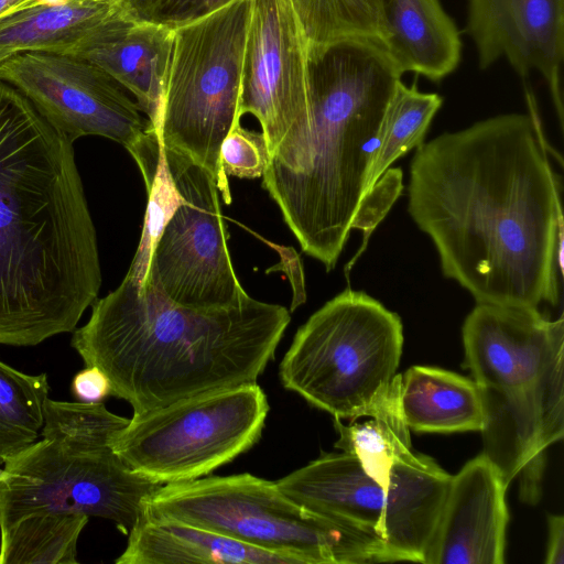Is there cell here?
Returning <instances> with one entry per match:
<instances>
[{
  "label": "cell",
  "mask_w": 564,
  "mask_h": 564,
  "mask_svg": "<svg viewBox=\"0 0 564 564\" xmlns=\"http://www.w3.org/2000/svg\"><path fill=\"white\" fill-rule=\"evenodd\" d=\"M382 46L404 73L440 82L462 58L460 33L440 0H380Z\"/></svg>",
  "instance_id": "ac0fdd59"
},
{
  "label": "cell",
  "mask_w": 564,
  "mask_h": 564,
  "mask_svg": "<svg viewBox=\"0 0 564 564\" xmlns=\"http://www.w3.org/2000/svg\"><path fill=\"white\" fill-rule=\"evenodd\" d=\"M270 162V151L262 132L234 124L220 147V165L226 176L262 177Z\"/></svg>",
  "instance_id": "f1b7e54d"
},
{
  "label": "cell",
  "mask_w": 564,
  "mask_h": 564,
  "mask_svg": "<svg viewBox=\"0 0 564 564\" xmlns=\"http://www.w3.org/2000/svg\"><path fill=\"white\" fill-rule=\"evenodd\" d=\"M117 564H296L209 530L173 520L143 518L128 534Z\"/></svg>",
  "instance_id": "ffe728a7"
},
{
  "label": "cell",
  "mask_w": 564,
  "mask_h": 564,
  "mask_svg": "<svg viewBox=\"0 0 564 564\" xmlns=\"http://www.w3.org/2000/svg\"><path fill=\"white\" fill-rule=\"evenodd\" d=\"M3 475V469L0 468V477Z\"/></svg>",
  "instance_id": "e575fe53"
},
{
  "label": "cell",
  "mask_w": 564,
  "mask_h": 564,
  "mask_svg": "<svg viewBox=\"0 0 564 564\" xmlns=\"http://www.w3.org/2000/svg\"><path fill=\"white\" fill-rule=\"evenodd\" d=\"M443 104L440 95L422 93L401 80L388 107L382 138L370 173L369 193L390 165L414 147L425 133ZM368 193V194H369Z\"/></svg>",
  "instance_id": "484cf974"
},
{
  "label": "cell",
  "mask_w": 564,
  "mask_h": 564,
  "mask_svg": "<svg viewBox=\"0 0 564 564\" xmlns=\"http://www.w3.org/2000/svg\"><path fill=\"white\" fill-rule=\"evenodd\" d=\"M402 347L399 315L348 288L297 329L279 378L311 405L354 422L388 402L401 376Z\"/></svg>",
  "instance_id": "52a82bcc"
},
{
  "label": "cell",
  "mask_w": 564,
  "mask_h": 564,
  "mask_svg": "<svg viewBox=\"0 0 564 564\" xmlns=\"http://www.w3.org/2000/svg\"><path fill=\"white\" fill-rule=\"evenodd\" d=\"M529 115L491 117L416 147L408 212L444 276L477 304L557 306L563 276L561 177L532 91Z\"/></svg>",
  "instance_id": "6da1fadb"
},
{
  "label": "cell",
  "mask_w": 564,
  "mask_h": 564,
  "mask_svg": "<svg viewBox=\"0 0 564 564\" xmlns=\"http://www.w3.org/2000/svg\"><path fill=\"white\" fill-rule=\"evenodd\" d=\"M507 488L484 453L452 476L423 563H505Z\"/></svg>",
  "instance_id": "2e32d148"
},
{
  "label": "cell",
  "mask_w": 564,
  "mask_h": 564,
  "mask_svg": "<svg viewBox=\"0 0 564 564\" xmlns=\"http://www.w3.org/2000/svg\"><path fill=\"white\" fill-rule=\"evenodd\" d=\"M549 542L545 563H564V518L562 516L549 514Z\"/></svg>",
  "instance_id": "1f68e13d"
},
{
  "label": "cell",
  "mask_w": 564,
  "mask_h": 564,
  "mask_svg": "<svg viewBox=\"0 0 564 564\" xmlns=\"http://www.w3.org/2000/svg\"><path fill=\"white\" fill-rule=\"evenodd\" d=\"M291 321L249 294L226 306L177 304L145 278L124 276L91 304L70 346L109 378L111 395L142 415L195 397L257 383Z\"/></svg>",
  "instance_id": "3957f363"
},
{
  "label": "cell",
  "mask_w": 564,
  "mask_h": 564,
  "mask_svg": "<svg viewBox=\"0 0 564 564\" xmlns=\"http://www.w3.org/2000/svg\"><path fill=\"white\" fill-rule=\"evenodd\" d=\"M400 406L410 430L421 433L480 432L484 410L474 380L435 367L401 375Z\"/></svg>",
  "instance_id": "44dd1931"
},
{
  "label": "cell",
  "mask_w": 564,
  "mask_h": 564,
  "mask_svg": "<svg viewBox=\"0 0 564 564\" xmlns=\"http://www.w3.org/2000/svg\"><path fill=\"white\" fill-rule=\"evenodd\" d=\"M89 517L32 516L0 530V564H77V541Z\"/></svg>",
  "instance_id": "603a6c76"
},
{
  "label": "cell",
  "mask_w": 564,
  "mask_h": 564,
  "mask_svg": "<svg viewBox=\"0 0 564 564\" xmlns=\"http://www.w3.org/2000/svg\"><path fill=\"white\" fill-rule=\"evenodd\" d=\"M401 376L384 406L364 423L344 425L335 419L339 438L335 447L354 455L362 470L384 488L390 487L392 467L411 452L410 429L400 406Z\"/></svg>",
  "instance_id": "7402d4cb"
},
{
  "label": "cell",
  "mask_w": 564,
  "mask_h": 564,
  "mask_svg": "<svg viewBox=\"0 0 564 564\" xmlns=\"http://www.w3.org/2000/svg\"><path fill=\"white\" fill-rule=\"evenodd\" d=\"M0 79L20 91L72 142L97 135L129 151L153 128L127 90L84 58L20 53L0 64Z\"/></svg>",
  "instance_id": "4fadbf2b"
},
{
  "label": "cell",
  "mask_w": 564,
  "mask_h": 564,
  "mask_svg": "<svg viewBox=\"0 0 564 564\" xmlns=\"http://www.w3.org/2000/svg\"><path fill=\"white\" fill-rule=\"evenodd\" d=\"M232 0H119L127 18L171 30L200 19Z\"/></svg>",
  "instance_id": "83f0119b"
},
{
  "label": "cell",
  "mask_w": 564,
  "mask_h": 564,
  "mask_svg": "<svg viewBox=\"0 0 564 564\" xmlns=\"http://www.w3.org/2000/svg\"><path fill=\"white\" fill-rule=\"evenodd\" d=\"M289 1L307 51L346 41H369L382 46L380 0Z\"/></svg>",
  "instance_id": "cb8c5ba5"
},
{
  "label": "cell",
  "mask_w": 564,
  "mask_h": 564,
  "mask_svg": "<svg viewBox=\"0 0 564 564\" xmlns=\"http://www.w3.org/2000/svg\"><path fill=\"white\" fill-rule=\"evenodd\" d=\"M269 409L258 383L220 390L133 415L110 447L152 480H193L250 449L261 437Z\"/></svg>",
  "instance_id": "30bf717a"
},
{
  "label": "cell",
  "mask_w": 564,
  "mask_h": 564,
  "mask_svg": "<svg viewBox=\"0 0 564 564\" xmlns=\"http://www.w3.org/2000/svg\"><path fill=\"white\" fill-rule=\"evenodd\" d=\"M451 480L433 458L411 451L395 460L384 488L341 452L323 454L275 484L312 512L378 534L398 561L423 563Z\"/></svg>",
  "instance_id": "9c48e42d"
},
{
  "label": "cell",
  "mask_w": 564,
  "mask_h": 564,
  "mask_svg": "<svg viewBox=\"0 0 564 564\" xmlns=\"http://www.w3.org/2000/svg\"><path fill=\"white\" fill-rule=\"evenodd\" d=\"M41 435L66 448L99 452L111 448V442L130 419L116 415L102 402H66L46 399Z\"/></svg>",
  "instance_id": "4316f807"
},
{
  "label": "cell",
  "mask_w": 564,
  "mask_h": 564,
  "mask_svg": "<svg viewBox=\"0 0 564 564\" xmlns=\"http://www.w3.org/2000/svg\"><path fill=\"white\" fill-rule=\"evenodd\" d=\"M163 152L180 200L152 248L145 279L177 304L236 303L248 293L228 252L217 182L186 155L165 148Z\"/></svg>",
  "instance_id": "7c38bea8"
},
{
  "label": "cell",
  "mask_w": 564,
  "mask_h": 564,
  "mask_svg": "<svg viewBox=\"0 0 564 564\" xmlns=\"http://www.w3.org/2000/svg\"><path fill=\"white\" fill-rule=\"evenodd\" d=\"M82 1H94V2H104V3L117 4L119 0H82Z\"/></svg>",
  "instance_id": "836d02e7"
},
{
  "label": "cell",
  "mask_w": 564,
  "mask_h": 564,
  "mask_svg": "<svg viewBox=\"0 0 564 564\" xmlns=\"http://www.w3.org/2000/svg\"><path fill=\"white\" fill-rule=\"evenodd\" d=\"M250 0H232L174 30L155 130L165 149L186 155L215 177L230 204L220 147L237 118Z\"/></svg>",
  "instance_id": "ba28073f"
},
{
  "label": "cell",
  "mask_w": 564,
  "mask_h": 564,
  "mask_svg": "<svg viewBox=\"0 0 564 564\" xmlns=\"http://www.w3.org/2000/svg\"><path fill=\"white\" fill-rule=\"evenodd\" d=\"M100 286L73 142L0 79V345L73 332Z\"/></svg>",
  "instance_id": "7a4b0ae2"
},
{
  "label": "cell",
  "mask_w": 564,
  "mask_h": 564,
  "mask_svg": "<svg viewBox=\"0 0 564 564\" xmlns=\"http://www.w3.org/2000/svg\"><path fill=\"white\" fill-rule=\"evenodd\" d=\"M465 367L478 387L484 454L506 487L536 503L547 448L564 436V318L539 308L477 304L463 328Z\"/></svg>",
  "instance_id": "5b68a950"
},
{
  "label": "cell",
  "mask_w": 564,
  "mask_h": 564,
  "mask_svg": "<svg viewBox=\"0 0 564 564\" xmlns=\"http://www.w3.org/2000/svg\"><path fill=\"white\" fill-rule=\"evenodd\" d=\"M307 56L306 121L271 154L262 186L302 250L330 271L369 193L403 73L369 41L339 42Z\"/></svg>",
  "instance_id": "277c9868"
},
{
  "label": "cell",
  "mask_w": 564,
  "mask_h": 564,
  "mask_svg": "<svg viewBox=\"0 0 564 564\" xmlns=\"http://www.w3.org/2000/svg\"><path fill=\"white\" fill-rule=\"evenodd\" d=\"M307 110V48L290 1L250 0L238 120L258 119L271 156L304 126Z\"/></svg>",
  "instance_id": "5bb4252c"
},
{
  "label": "cell",
  "mask_w": 564,
  "mask_h": 564,
  "mask_svg": "<svg viewBox=\"0 0 564 564\" xmlns=\"http://www.w3.org/2000/svg\"><path fill=\"white\" fill-rule=\"evenodd\" d=\"M74 398L80 402H101L111 395L112 387L108 376L96 366H86L78 371L70 383Z\"/></svg>",
  "instance_id": "4dcf8cb0"
},
{
  "label": "cell",
  "mask_w": 564,
  "mask_h": 564,
  "mask_svg": "<svg viewBox=\"0 0 564 564\" xmlns=\"http://www.w3.org/2000/svg\"><path fill=\"white\" fill-rule=\"evenodd\" d=\"M48 392L45 372L28 375L0 360V464L37 441Z\"/></svg>",
  "instance_id": "d4e9b609"
},
{
  "label": "cell",
  "mask_w": 564,
  "mask_h": 564,
  "mask_svg": "<svg viewBox=\"0 0 564 564\" xmlns=\"http://www.w3.org/2000/svg\"><path fill=\"white\" fill-rule=\"evenodd\" d=\"M173 37L174 30L133 21L118 8L82 57L132 94L154 130L160 122Z\"/></svg>",
  "instance_id": "e0dca14e"
},
{
  "label": "cell",
  "mask_w": 564,
  "mask_h": 564,
  "mask_svg": "<svg viewBox=\"0 0 564 564\" xmlns=\"http://www.w3.org/2000/svg\"><path fill=\"white\" fill-rule=\"evenodd\" d=\"M466 31L480 69L505 58L522 79L543 77L563 130L564 0H468Z\"/></svg>",
  "instance_id": "9a60e30c"
},
{
  "label": "cell",
  "mask_w": 564,
  "mask_h": 564,
  "mask_svg": "<svg viewBox=\"0 0 564 564\" xmlns=\"http://www.w3.org/2000/svg\"><path fill=\"white\" fill-rule=\"evenodd\" d=\"M162 485L128 467L111 448L78 452L43 438L4 463L0 530L32 516L80 513L112 521L128 535Z\"/></svg>",
  "instance_id": "8fae6325"
},
{
  "label": "cell",
  "mask_w": 564,
  "mask_h": 564,
  "mask_svg": "<svg viewBox=\"0 0 564 564\" xmlns=\"http://www.w3.org/2000/svg\"><path fill=\"white\" fill-rule=\"evenodd\" d=\"M144 518L213 531L296 564L398 562L378 534L315 513L276 486L250 474L163 484Z\"/></svg>",
  "instance_id": "8992f818"
},
{
  "label": "cell",
  "mask_w": 564,
  "mask_h": 564,
  "mask_svg": "<svg viewBox=\"0 0 564 564\" xmlns=\"http://www.w3.org/2000/svg\"><path fill=\"white\" fill-rule=\"evenodd\" d=\"M70 0H0V18L39 6H57Z\"/></svg>",
  "instance_id": "d6a6232c"
},
{
  "label": "cell",
  "mask_w": 564,
  "mask_h": 564,
  "mask_svg": "<svg viewBox=\"0 0 564 564\" xmlns=\"http://www.w3.org/2000/svg\"><path fill=\"white\" fill-rule=\"evenodd\" d=\"M372 187L371 192L366 196L352 228L364 230L362 247L348 264V269L355 263L356 259L361 254L367 246L368 237L372 229L377 226L390 206L398 198L402 191V172L401 169H390L386 171Z\"/></svg>",
  "instance_id": "f546056e"
},
{
  "label": "cell",
  "mask_w": 564,
  "mask_h": 564,
  "mask_svg": "<svg viewBox=\"0 0 564 564\" xmlns=\"http://www.w3.org/2000/svg\"><path fill=\"white\" fill-rule=\"evenodd\" d=\"M117 10V4L70 0L0 18V64L26 52L82 58Z\"/></svg>",
  "instance_id": "d6986e66"
}]
</instances>
